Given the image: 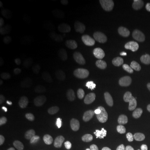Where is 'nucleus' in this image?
Masks as SVG:
<instances>
[{
	"label": "nucleus",
	"mask_w": 150,
	"mask_h": 150,
	"mask_svg": "<svg viewBox=\"0 0 150 150\" xmlns=\"http://www.w3.org/2000/svg\"><path fill=\"white\" fill-rule=\"evenodd\" d=\"M122 124L124 126L129 130L140 131L147 128L149 125V120L145 115L131 113L123 118Z\"/></svg>",
	"instance_id": "nucleus-1"
},
{
	"label": "nucleus",
	"mask_w": 150,
	"mask_h": 150,
	"mask_svg": "<svg viewBox=\"0 0 150 150\" xmlns=\"http://www.w3.org/2000/svg\"><path fill=\"white\" fill-rule=\"evenodd\" d=\"M122 95L125 102L131 107H142V100L134 88L131 86H125L122 91Z\"/></svg>",
	"instance_id": "nucleus-2"
},
{
	"label": "nucleus",
	"mask_w": 150,
	"mask_h": 150,
	"mask_svg": "<svg viewBox=\"0 0 150 150\" xmlns=\"http://www.w3.org/2000/svg\"><path fill=\"white\" fill-rule=\"evenodd\" d=\"M124 46L127 53L134 56L139 55L142 50V44L138 38L131 35H127L124 39Z\"/></svg>",
	"instance_id": "nucleus-3"
},
{
	"label": "nucleus",
	"mask_w": 150,
	"mask_h": 150,
	"mask_svg": "<svg viewBox=\"0 0 150 150\" xmlns=\"http://www.w3.org/2000/svg\"><path fill=\"white\" fill-rule=\"evenodd\" d=\"M97 50L104 55H112L118 52V46L117 43L111 39L104 38L97 42Z\"/></svg>",
	"instance_id": "nucleus-4"
},
{
	"label": "nucleus",
	"mask_w": 150,
	"mask_h": 150,
	"mask_svg": "<svg viewBox=\"0 0 150 150\" xmlns=\"http://www.w3.org/2000/svg\"><path fill=\"white\" fill-rule=\"evenodd\" d=\"M54 140V133L50 129L40 131L34 138V144L39 147H47L51 145Z\"/></svg>",
	"instance_id": "nucleus-5"
},
{
	"label": "nucleus",
	"mask_w": 150,
	"mask_h": 150,
	"mask_svg": "<svg viewBox=\"0 0 150 150\" xmlns=\"http://www.w3.org/2000/svg\"><path fill=\"white\" fill-rule=\"evenodd\" d=\"M84 63L94 70H102L105 67V61L102 58L97 57L91 52H86L82 56Z\"/></svg>",
	"instance_id": "nucleus-6"
},
{
	"label": "nucleus",
	"mask_w": 150,
	"mask_h": 150,
	"mask_svg": "<svg viewBox=\"0 0 150 150\" xmlns=\"http://www.w3.org/2000/svg\"><path fill=\"white\" fill-rule=\"evenodd\" d=\"M108 75L112 79L117 82H125L129 79V73L125 67L114 66L110 67Z\"/></svg>",
	"instance_id": "nucleus-7"
},
{
	"label": "nucleus",
	"mask_w": 150,
	"mask_h": 150,
	"mask_svg": "<svg viewBox=\"0 0 150 150\" xmlns=\"http://www.w3.org/2000/svg\"><path fill=\"white\" fill-rule=\"evenodd\" d=\"M20 49V45L16 41L6 42L0 47V56L4 59L13 57L17 55Z\"/></svg>",
	"instance_id": "nucleus-8"
},
{
	"label": "nucleus",
	"mask_w": 150,
	"mask_h": 150,
	"mask_svg": "<svg viewBox=\"0 0 150 150\" xmlns=\"http://www.w3.org/2000/svg\"><path fill=\"white\" fill-rule=\"evenodd\" d=\"M87 22L91 28L100 31H106L108 25L107 20L99 15H94L88 18Z\"/></svg>",
	"instance_id": "nucleus-9"
},
{
	"label": "nucleus",
	"mask_w": 150,
	"mask_h": 150,
	"mask_svg": "<svg viewBox=\"0 0 150 150\" xmlns=\"http://www.w3.org/2000/svg\"><path fill=\"white\" fill-rule=\"evenodd\" d=\"M96 91L98 95L106 102H108L112 98V91L110 83L106 81H99L96 86Z\"/></svg>",
	"instance_id": "nucleus-10"
},
{
	"label": "nucleus",
	"mask_w": 150,
	"mask_h": 150,
	"mask_svg": "<svg viewBox=\"0 0 150 150\" xmlns=\"http://www.w3.org/2000/svg\"><path fill=\"white\" fill-rule=\"evenodd\" d=\"M94 129L99 134H106L109 131V123L106 118L102 116H96L92 121Z\"/></svg>",
	"instance_id": "nucleus-11"
},
{
	"label": "nucleus",
	"mask_w": 150,
	"mask_h": 150,
	"mask_svg": "<svg viewBox=\"0 0 150 150\" xmlns=\"http://www.w3.org/2000/svg\"><path fill=\"white\" fill-rule=\"evenodd\" d=\"M70 129L73 134L79 138H83L88 136V131L80 120L74 119L70 121Z\"/></svg>",
	"instance_id": "nucleus-12"
},
{
	"label": "nucleus",
	"mask_w": 150,
	"mask_h": 150,
	"mask_svg": "<svg viewBox=\"0 0 150 150\" xmlns=\"http://www.w3.org/2000/svg\"><path fill=\"white\" fill-rule=\"evenodd\" d=\"M4 26L11 31H16L20 27V20L16 16L13 15H5L2 18Z\"/></svg>",
	"instance_id": "nucleus-13"
},
{
	"label": "nucleus",
	"mask_w": 150,
	"mask_h": 150,
	"mask_svg": "<svg viewBox=\"0 0 150 150\" xmlns=\"http://www.w3.org/2000/svg\"><path fill=\"white\" fill-rule=\"evenodd\" d=\"M55 99L52 96L44 97L38 104V108L42 113L47 114L53 109L55 105Z\"/></svg>",
	"instance_id": "nucleus-14"
},
{
	"label": "nucleus",
	"mask_w": 150,
	"mask_h": 150,
	"mask_svg": "<svg viewBox=\"0 0 150 150\" xmlns=\"http://www.w3.org/2000/svg\"><path fill=\"white\" fill-rule=\"evenodd\" d=\"M137 68L139 72L145 76L150 77V61L146 58H140L136 62Z\"/></svg>",
	"instance_id": "nucleus-15"
},
{
	"label": "nucleus",
	"mask_w": 150,
	"mask_h": 150,
	"mask_svg": "<svg viewBox=\"0 0 150 150\" xmlns=\"http://www.w3.org/2000/svg\"><path fill=\"white\" fill-rule=\"evenodd\" d=\"M73 43H74L76 48L79 49V50H91L93 47V45L90 42V41L88 40L87 38H85L83 36H79L78 38H76Z\"/></svg>",
	"instance_id": "nucleus-16"
},
{
	"label": "nucleus",
	"mask_w": 150,
	"mask_h": 150,
	"mask_svg": "<svg viewBox=\"0 0 150 150\" xmlns=\"http://www.w3.org/2000/svg\"><path fill=\"white\" fill-rule=\"evenodd\" d=\"M54 119L57 123L63 124L65 122L67 116V110L64 107H59L54 110L53 112Z\"/></svg>",
	"instance_id": "nucleus-17"
},
{
	"label": "nucleus",
	"mask_w": 150,
	"mask_h": 150,
	"mask_svg": "<svg viewBox=\"0 0 150 150\" xmlns=\"http://www.w3.org/2000/svg\"><path fill=\"white\" fill-rule=\"evenodd\" d=\"M1 130L6 133H13L18 129V125L16 122L11 120L4 121L1 124Z\"/></svg>",
	"instance_id": "nucleus-18"
},
{
	"label": "nucleus",
	"mask_w": 150,
	"mask_h": 150,
	"mask_svg": "<svg viewBox=\"0 0 150 150\" xmlns=\"http://www.w3.org/2000/svg\"><path fill=\"white\" fill-rule=\"evenodd\" d=\"M20 68V63L16 60H10L6 63V70L9 73L14 74Z\"/></svg>",
	"instance_id": "nucleus-19"
},
{
	"label": "nucleus",
	"mask_w": 150,
	"mask_h": 150,
	"mask_svg": "<svg viewBox=\"0 0 150 150\" xmlns=\"http://www.w3.org/2000/svg\"><path fill=\"white\" fill-rule=\"evenodd\" d=\"M57 150H76V147L72 142H63L58 145Z\"/></svg>",
	"instance_id": "nucleus-20"
},
{
	"label": "nucleus",
	"mask_w": 150,
	"mask_h": 150,
	"mask_svg": "<svg viewBox=\"0 0 150 150\" xmlns=\"http://www.w3.org/2000/svg\"><path fill=\"white\" fill-rule=\"evenodd\" d=\"M35 120V116L33 113L24 114L22 117V121L26 125H31Z\"/></svg>",
	"instance_id": "nucleus-21"
},
{
	"label": "nucleus",
	"mask_w": 150,
	"mask_h": 150,
	"mask_svg": "<svg viewBox=\"0 0 150 150\" xmlns=\"http://www.w3.org/2000/svg\"><path fill=\"white\" fill-rule=\"evenodd\" d=\"M35 100L33 97H28L24 99V104L26 106L29 108H33L35 106Z\"/></svg>",
	"instance_id": "nucleus-22"
},
{
	"label": "nucleus",
	"mask_w": 150,
	"mask_h": 150,
	"mask_svg": "<svg viewBox=\"0 0 150 150\" xmlns=\"http://www.w3.org/2000/svg\"><path fill=\"white\" fill-rule=\"evenodd\" d=\"M101 4L106 9H111L114 6V1L112 0H102Z\"/></svg>",
	"instance_id": "nucleus-23"
},
{
	"label": "nucleus",
	"mask_w": 150,
	"mask_h": 150,
	"mask_svg": "<svg viewBox=\"0 0 150 150\" xmlns=\"http://www.w3.org/2000/svg\"><path fill=\"white\" fill-rule=\"evenodd\" d=\"M7 40V35L4 30H0V45H3L6 43Z\"/></svg>",
	"instance_id": "nucleus-24"
},
{
	"label": "nucleus",
	"mask_w": 150,
	"mask_h": 150,
	"mask_svg": "<svg viewBox=\"0 0 150 150\" xmlns=\"http://www.w3.org/2000/svg\"><path fill=\"white\" fill-rule=\"evenodd\" d=\"M6 106V102L4 97L3 96H1V97H0V109H4Z\"/></svg>",
	"instance_id": "nucleus-25"
},
{
	"label": "nucleus",
	"mask_w": 150,
	"mask_h": 150,
	"mask_svg": "<svg viewBox=\"0 0 150 150\" xmlns=\"http://www.w3.org/2000/svg\"><path fill=\"white\" fill-rule=\"evenodd\" d=\"M143 144L146 145L147 148H150V135L147 136L144 138L143 139Z\"/></svg>",
	"instance_id": "nucleus-26"
},
{
	"label": "nucleus",
	"mask_w": 150,
	"mask_h": 150,
	"mask_svg": "<svg viewBox=\"0 0 150 150\" xmlns=\"http://www.w3.org/2000/svg\"><path fill=\"white\" fill-rule=\"evenodd\" d=\"M5 11V6L4 4L2 2H0V12L3 13Z\"/></svg>",
	"instance_id": "nucleus-27"
},
{
	"label": "nucleus",
	"mask_w": 150,
	"mask_h": 150,
	"mask_svg": "<svg viewBox=\"0 0 150 150\" xmlns=\"http://www.w3.org/2000/svg\"><path fill=\"white\" fill-rule=\"evenodd\" d=\"M4 139H5L4 134L2 132H1V133H0V141L3 142L4 140Z\"/></svg>",
	"instance_id": "nucleus-28"
},
{
	"label": "nucleus",
	"mask_w": 150,
	"mask_h": 150,
	"mask_svg": "<svg viewBox=\"0 0 150 150\" xmlns=\"http://www.w3.org/2000/svg\"><path fill=\"white\" fill-rule=\"evenodd\" d=\"M129 150H139V149H137V148H136V147H132V148H131Z\"/></svg>",
	"instance_id": "nucleus-29"
},
{
	"label": "nucleus",
	"mask_w": 150,
	"mask_h": 150,
	"mask_svg": "<svg viewBox=\"0 0 150 150\" xmlns=\"http://www.w3.org/2000/svg\"><path fill=\"white\" fill-rule=\"evenodd\" d=\"M112 150H122V149H119V148H115V149H112Z\"/></svg>",
	"instance_id": "nucleus-30"
}]
</instances>
